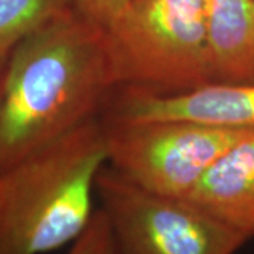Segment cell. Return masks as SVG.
I'll list each match as a JSON object with an SVG mask.
<instances>
[{
    "mask_svg": "<svg viewBox=\"0 0 254 254\" xmlns=\"http://www.w3.org/2000/svg\"><path fill=\"white\" fill-rule=\"evenodd\" d=\"M68 254H119L108 218L98 209L89 226L71 246Z\"/></svg>",
    "mask_w": 254,
    "mask_h": 254,
    "instance_id": "10",
    "label": "cell"
},
{
    "mask_svg": "<svg viewBox=\"0 0 254 254\" xmlns=\"http://www.w3.org/2000/svg\"><path fill=\"white\" fill-rule=\"evenodd\" d=\"M4 66H6V58L0 57V92H1V83H3V75H4Z\"/></svg>",
    "mask_w": 254,
    "mask_h": 254,
    "instance_id": "12",
    "label": "cell"
},
{
    "mask_svg": "<svg viewBox=\"0 0 254 254\" xmlns=\"http://www.w3.org/2000/svg\"><path fill=\"white\" fill-rule=\"evenodd\" d=\"M188 199L253 240L254 131L209 170Z\"/></svg>",
    "mask_w": 254,
    "mask_h": 254,
    "instance_id": "7",
    "label": "cell"
},
{
    "mask_svg": "<svg viewBox=\"0 0 254 254\" xmlns=\"http://www.w3.org/2000/svg\"><path fill=\"white\" fill-rule=\"evenodd\" d=\"M215 82L254 83V0H203Z\"/></svg>",
    "mask_w": 254,
    "mask_h": 254,
    "instance_id": "8",
    "label": "cell"
},
{
    "mask_svg": "<svg viewBox=\"0 0 254 254\" xmlns=\"http://www.w3.org/2000/svg\"><path fill=\"white\" fill-rule=\"evenodd\" d=\"M106 164L99 116L0 171V254H46L73 243L98 210L96 180Z\"/></svg>",
    "mask_w": 254,
    "mask_h": 254,
    "instance_id": "2",
    "label": "cell"
},
{
    "mask_svg": "<svg viewBox=\"0 0 254 254\" xmlns=\"http://www.w3.org/2000/svg\"><path fill=\"white\" fill-rule=\"evenodd\" d=\"M106 31L120 88L175 95L215 82L203 0H131Z\"/></svg>",
    "mask_w": 254,
    "mask_h": 254,
    "instance_id": "3",
    "label": "cell"
},
{
    "mask_svg": "<svg viewBox=\"0 0 254 254\" xmlns=\"http://www.w3.org/2000/svg\"><path fill=\"white\" fill-rule=\"evenodd\" d=\"M75 10L88 21L109 30L131 0H73Z\"/></svg>",
    "mask_w": 254,
    "mask_h": 254,
    "instance_id": "11",
    "label": "cell"
},
{
    "mask_svg": "<svg viewBox=\"0 0 254 254\" xmlns=\"http://www.w3.org/2000/svg\"><path fill=\"white\" fill-rule=\"evenodd\" d=\"M96 196L119 254H236L249 242L193 200L145 190L108 164Z\"/></svg>",
    "mask_w": 254,
    "mask_h": 254,
    "instance_id": "4",
    "label": "cell"
},
{
    "mask_svg": "<svg viewBox=\"0 0 254 254\" xmlns=\"http://www.w3.org/2000/svg\"><path fill=\"white\" fill-rule=\"evenodd\" d=\"M103 122L110 167L145 190L180 198L254 131L190 120Z\"/></svg>",
    "mask_w": 254,
    "mask_h": 254,
    "instance_id": "5",
    "label": "cell"
},
{
    "mask_svg": "<svg viewBox=\"0 0 254 254\" xmlns=\"http://www.w3.org/2000/svg\"><path fill=\"white\" fill-rule=\"evenodd\" d=\"M102 119L108 122L190 120L254 130V83L213 82L175 95L118 88Z\"/></svg>",
    "mask_w": 254,
    "mask_h": 254,
    "instance_id": "6",
    "label": "cell"
},
{
    "mask_svg": "<svg viewBox=\"0 0 254 254\" xmlns=\"http://www.w3.org/2000/svg\"><path fill=\"white\" fill-rule=\"evenodd\" d=\"M120 88L105 28L73 9L24 38L0 92V171L99 118Z\"/></svg>",
    "mask_w": 254,
    "mask_h": 254,
    "instance_id": "1",
    "label": "cell"
},
{
    "mask_svg": "<svg viewBox=\"0 0 254 254\" xmlns=\"http://www.w3.org/2000/svg\"><path fill=\"white\" fill-rule=\"evenodd\" d=\"M75 9L73 0H0V57L24 38Z\"/></svg>",
    "mask_w": 254,
    "mask_h": 254,
    "instance_id": "9",
    "label": "cell"
}]
</instances>
